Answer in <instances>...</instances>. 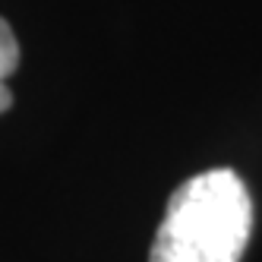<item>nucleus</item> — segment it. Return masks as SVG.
Here are the masks:
<instances>
[{"instance_id":"obj_1","label":"nucleus","mask_w":262,"mask_h":262,"mask_svg":"<svg viewBox=\"0 0 262 262\" xmlns=\"http://www.w3.org/2000/svg\"><path fill=\"white\" fill-rule=\"evenodd\" d=\"M253 234V199L231 167L202 171L167 199L148 262H240Z\"/></svg>"},{"instance_id":"obj_2","label":"nucleus","mask_w":262,"mask_h":262,"mask_svg":"<svg viewBox=\"0 0 262 262\" xmlns=\"http://www.w3.org/2000/svg\"><path fill=\"white\" fill-rule=\"evenodd\" d=\"M19 67V45L7 19H0V114H7L13 104V92L7 89V76Z\"/></svg>"}]
</instances>
